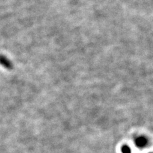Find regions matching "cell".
<instances>
[{
    "instance_id": "6da1fadb",
    "label": "cell",
    "mask_w": 153,
    "mask_h": 153,
    "mask_svg": "<svg viewBox=\"0 0 153 153\" xmlns=\"http://www.w3.org/2000/svg\"><path fill=\"white\" fill-rule=\"evenodd\" d=\"M0 64L5 67L6 68L11 69L12 68L11 62L3 55H0Z\"/></svg>"
},
{
    "instance_id": "7a4b0ae2",
    "label": "cell",
    "mask_w": 153,
    "mask_h": 153,
    "mask_svg": "<svg viewBox=\"0 0 153 153\" xmlns=\"http://www.w3.org/2000/svg\"><path fill=\"white\" fill-rule=\"evenodd\" d=\"M148 143V140L144 137H140L135 140V144L138 148H144L146 145Z\"/></svg>"
},
{
    "instance_id": "3957f363",
    "label": "cell",
    "mask_w": 153,
    "mask_h": 153,
    "mask_svg": "<svg viewBox=\"0 0 153 153\" xmlns=\"http://www.w3.org/2000/svg\"><path fill=\"white\" fill-rule=\"evenodd\" d=\"M121 152L122 153H131L130 147L126 145H124L121 147Z\"/></svg>"
},
{
    "instance_id": "277c9868",
    "label": "cell",
    "mask_w": 153,
    "mask_h": 153,
    "mask_svg": "<svg viewBox=\"0 0 153 153\" xmlns=\"http://www.w3.org/2000/svg\"><path fill=\"white\" fill-rule=\"evenodd\" d=\"M150 153H151V152H150Z\"/></svg>"
}]
</instances>
